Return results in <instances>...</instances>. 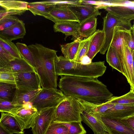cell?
I'll return each mask as SVG.
<instances>
[{"mask_svg": "<svg viewBox=\"0 0 134 134\" xmlns=\"http://www.w3.org/2000/svg\"><path fill=\"white\" fill-rule=\"evenodd\" d=\"M45 134H69L67 127L61 122L52 121Z\"/></svg>", "mask_w": 134, "mask_h": 134, "instance_id": "obj_35", "label": "cell"}, {"mask_svg": "<svg viewBox=\"0 0 134 134\" xmlns=\"http://www.w3.org/2000/svg\"><path fill=\"white\" fill-rule=\"evenodd\" d=\"M49 13L56 22L64 21L78 22L76 17L67 6L52 7L49 9Z\"/></svg>", "mask_w": 134, "mask_h": 134, "instance_id": "obj_17", "label": "cell"}, {"mask_svg": "<svg viewBox=\"0 0 134 134\" xmlns=\"http://www.w3.org/2000/svg\"><path fill=\"white\" fill-rule=\"evenodd\" d=\"M133 115H134V104H115L102 114V117L118 120Z\"/></svg>", "mask_w": 134, "mask_h": 134, "instance_id": "obj_11", "label": "cell"}, {"mask_svg": "<svg viewBox=\"0 0 134 134\" xmlns=\"http://www.w3.org/2000/svg\"><path fill=\"white\" fill-rule=\"evenodd\" d=\"M134 25L131 29H124L123 30V38L129 47L134 51Z\"/></svg>", "mask_w": 134, "mask_h": 134, "instance_id": "obj_39", "label": "cell"}, {"mask_svg": "<svg viewBox=\"0 0 134 134\" xmlns=\"http://www.w3.org/2000/svg\"><path fill=\"white\" fill-rule=\"evenodd\" d=\"M92 60L87 55L84 56L80 58L79 63L83 65H87L91 63Z\"/></svg>", "mask_w": 134, "mask_h": 134, "instance_id": "obj_45", "label": "cell"}, {"mask_svg": "<svg viewBox=\"0 0 134 134\" xmlns=\"http://www.w3.org/2000/svg\"><path fill=\"white\" fill-rule=\"evenodd\" d=\"M53 6H54L49 3L47 1L37 2L28 3L27 8L28 10L34 15L43 16L55 23L56 22L49 13V9Z\"/></svg>", "mask_w": 134, "mask_h": 134, "instance_id": "obj_19", "label": "cell"}, {"mask_svg": "<svg viewBox=\"0 0 134 134\" xmlns=\"http://www.w3.org/2000/svg\"><path fill=\"white\" fill-rule=\"evenodd\" d=\"M56 107L44 109L38 112L31 128L33 134H45L53 120Z\"/></svg>", "mask_w": 134, "mask_h": 134, "instance_id": "obj_8", "label": "cell"}, {"mask_svg": "<svg viewBox=\"0 0 134 134\" xmlns=\"http://www.w3.org/2000/svg\"><path fill=\"white\" fill-rule=\"evenodd\" d=\"M26 11L25 10H8L5 9L0 10V19L4 16L8 15H20L23 14Z\"/></svg>", "mask_w": 134, "mask_h": 134, "instance_id": "obj_44", "label": "cell"}, {"mask_svg": "<svg viewBox=\"0 0 134 134\" xmlns=\"http://www.w3.org/2000/svg\"><path fill=\"white\" fill-rule=\"evenodd\" d=\"M0 46L14 58H22L16 45L12 41L0 37Z\"/></svg>", "mask_w": 134, "mask_h": 134, "instance_id": "obj_33", "label": "cell"}, {"mask_svg": "<svg viewBox=\"0 0 134 134\" xmlns=\"http://www.w3.org/2000/svg\"><path fill=\"white\" fill-rule=\"evenodd\" d=\"M123 46L124 58V68L126 78L130 86L131 90H134V52L128 47L123 39Z\"/></svg>", "mask_w": 134, "mask_h": 134, "instance_id": "obj_14", "label": "cell"}, {"mask_svg": "<svg viewBox=\"0 0 134 134\" xmlns=\"http://www.w3.org/2000/svg\"><path fill=\"white\" fill-rule=\"evenodd\" d=\"M106 60L109 65L123 75L121 64L114 48L110 46L106 54Z\"/></svg>", "mask_w": 134, "mask_h": 134, "instance_id": "obj_30", "label": "cell"}, {"mask_svg": "<svg viewBox=\"0 0 134 134\" xmlns=\"http://www.w3.org/2000/svg\"></svg>", "mask_w": 134, "mask_h": 134, "instance_id": "obj_47", "label": "cell"}, {"mask_svg": "<svg viewBox=\"0 0 134 134\" xmlns=\"http://www.w3.org/2000/svg\"><path fill=\"white\" fill-rule=\"evenodd\" d=\"M103 30L105 35L103 44L100 50V53L104 54L108 50L111 41L114 27L119 26L127 29H131L132 25L131 20L124 19L117 17L108 13L103 18Z\"/></svg>", "mask_w": 134, "mask_h": 134, "instance_id": "obj_5", "label": "cell"}, {"mask_svg": "<svg viewBox=\"0 0 134 134\" xmlns=\"http://www.w3.org/2000/svg\"><path fill=\"white\" fill-rule=\"evenodd\" d=\"M93 34L87 38H84L81 40L73 61L79 63L81 57L86 55L90 42Z\"/></svg>", "mask_w": 134, "mask_h": 134, "instance_id": "obj_34", "label": "cell"}, {"mask_svg": "<svg viewBox=\"0 0 134 134\" xmlns=\"http://www.w3.org/2000/svg\"><path fill=\"white\" fill-rule=\"evenodd\" d=\"M28 3L19 0H1L0 6L8 10H27Z\"/></svg>", "mask_w": 134, "mask_h": 134, "instance_id": "obj_28", "label": "cell"}, {"mask_svg": "<svg viewBox=\"0 0 134 134\" xmlns=\"http://www.w3.org/2000/svg\"><path fill=\"white\" fill-rule=\"evenodd\" d=\"M104 61L92 62L87 65L65 59L62 62L60 66L62 75H70L98 78L104 73L107 67Z\"/></svg>", "mask_w": 134, "mask_h": 134, "instance_id": "obj_3", "label": "cell"}, {"mask_svg": "<svg viewBox=\"0 0 134 134\" xmlns=\"http://www.w3.org/2000/svg\"><path fill=\"white\" fill-rule=\"evenodd\" d=\"M77 99L82 106L84 111L94 114H102L106 110L113 107L115 105L107 102L103 103L96 104Z\"/></svg>", "mask_w": 134, "mask_h": 134, "instance_id": "obj_26", "label": "cell"}, {"mask_svg": "<svg viewBox=\"0 0 134 134\" xmlns=\"http://www.w3.org/2000/svg\"><path fill=\"white\" fill-rule=\"evenodd\" d=\"M81 121L86 124L94 134H109L102 119V114H91L83 111L81 115Z\"/></svg>", "mask_w": 134, "mask_h": 134, "instance_id": "obj_9", "label": "cell"}, {"mask_svg": "<svg viewBox=\"0 0 134 134\" xmlns=\"http://www.w3.org/2000/svg\"><path fill=\"white\" fill-rule=\"evenodd\" d=\"M58 86L64 96L96 104L105 103L113 96L106 86L98 78L61 76Z\"/></svg>", "mask_w": 134, "mask_h": 134, "instance_id": "obj_1", "label": "cell"}, {"mask_svg": "<svg viewBox=\"0 0 134 134\" xmlns=\"http://www.w3.org/2000/svg\"><path fill=\"white\" fill-rule=\"evenodd\" d=\"M67 7L76 17L79 24L88 18L96 17L101 14L99 10L95 5L81 4Z\"/></svg>", "mask_w": 134, "mask_h": 134, "instance_id": "obj_10", "label": "cell"}, {"mask_svg": "<svg viewBox=\"0 0 134 134\" xmlns=\"http://www.w3.org/2000/svg\"><path fill=\"white\" fill-rule=\"evenodd\" d=\"M0 124L11 134H24L18 122L11 114L1 112Z\"/></svg>", "mask_w": 134, "mask_h": 134, "instance_id": "obj_20", "label": "cell"}, {"mask_svg": "<svg viewBox=\"0 0 134 134\" xmlns=\"http://www.w3.org/2000/svg\"><path fill=\"white\" fill-rule=\"evenodd\" d=\"M118 120L127 127L134 130V115Z\"/></svg>", "mask_w": 134, "mask_h": 134, "instance_id": "obj_43", "label": "cell"}, {"mask_svg": "<svg viewBox=\"0 0 134 134\" xmlns=\"http://www.w3.org/2000/svg\"><path fill=\"white\" fill-rule=\"evenodd\" d=\"M18 74L16 87L33 90L41 88L40 78L36 72Z\"/></svg>", "mask_w": 134, "mask_h": 134, "instance_id": "obj_13", "label": "cell"}, {"mask_svg": "<svg viewBox=\"0 0 134 134\" xmlns=\"http://www.w3.org/2000/svg\"><path fill=\"white\" fill-rule=\"evenodd\" d=\"M31 102L26 103L12 114L16 119L22 130L32 128L38 113Z\"/></svg>", "mask_w": 134, "mask_h": 134, "instance_id": "obj_7", "label": "cell"}, {"mask_svg": "<svg viewBox=\"0 0 134 134\" xmlns=\"http://www.w3.org/2000/svg\"><path fill=\"white\" fill-rule=\"evenodd\" d=\"M27 47L33 56L41 88L57 89L58 76L55 72V60L57 51L38 43Z\"/></svg>", "mask_w": 134, "mask_h": 134, "instance_id": "obj_2", "label": "cell"}, {"mask_svg": "<svg viewBox=\"0 0 134 134\" xmlns=\"http://www.w3.org/2000/svg\"><path fill=\"white\" fill-rule=\"evenodd\" d=\"M26 34L25 23L22 20L19 19L12 25L0 31V37L12 41L23 38Z\"/></svg>", "mask_w": 134, "mask_h": 134, "instance_id": "obj_16", "label": "cell"}, {"mask_svg": "<svg viewBox=\"0 0 134 134\" xmlns=\"http://www.w3.org/2000/svg\"><path fill=\"white\" fill-rule=\"evenodd\" d=\"M0 70L17 74L36 72L35 69L23 58H15Z\"/></svg>", "mask_w": 134, "mask_h": 134, "instance_id": "obj_15", "label": "cell"}, {"mask_svg": "<svg viewBox=\"0 0 134 134\" xmlns=\"http://www.w3.org/2000/svg\"><path fill=\"white\" fill-rule=\"evenodd\" d=\"M22 106L18 105L12 101L1 100H0V112L12 114Z\"/></svg>", "mask_w": 134, "mask_h": 134, "instance_id": "obj_37", "label": "cell"}, {"mask_svg": "<svg viewBox=\"0 0 134 134\" xmlns=\"http://www.w3.org/2000/svg\"><path fill=\"white\" fill-rule=\"evenodd\" d=\"M81 40L78 38L71 42L61 45V50L64 57L70 60L73 61Z\"/></svg>", "mask_w": 134, "mask_h": 134, "instance_id": "obj_27", "label": "cell"}, {"mask_svg": "<svg viewBox=\"0 0 134 134\" xmlns=\"http://www.w3.org/2000/svg\"><path fill=\"white\" fill-rule=\"evenodd\" d=\"M0 134H11L0 124Z\"/></svg>", "mask_w": 134, "mask_h": 134, "instance_id": "obj_46", "label": "cell"}, {"mask_svg": "<svg viewBox=\"0 0 134 134\" xmlns=\"http://www.w3.org/2000/svg\"><path fill=\"white\" fill-rule=\"evenodd\" d=\"M107 102L114 104H134V90H130L129 92L120 96H113Z\"/></svg>", "mask_w": 134, "mask_h": 134, "instance_id": "obj_31", "label": "cell"}, {"mask_svg": "<svg viewBox=\"0 0 134 134\" xmlns=\"http://www.w3.org/2000/svg\"><path fill=\"white\" fill-rule=\"evenodd\" d=\"M83 108L77 99L65 96L57 106L53 121L60 122L82 121L81 115Z\"/></svg>", "mask_w": 134, "mask_h": 134, "instance_id": "obj_4", "label": "cell"}, {"mask_svg": "<svg viewBox=\"0 0 134 134\" xmlns=\"http://www.w3.org/2000/svg\"><path fill=\"white\" fill-rule=\"evenodd\" d=\"M81 122L80 121L61 123L67 127L69 134H86V131Z\"/></svg>", "mask_w": 134, "mask_h": 134, "instance_id": "obj_36", "label": "cell"}, {"mask_svg": "<svg viewBox=\"0 0 134 134\" xmlns=\"http://www.w3.org/2000/svg\"><path fill=\"white\" fill-rule=\"evenodd\" d=\"M114 5H134V1L129 0H104L103 3L98 7L99 10L103 9L105 7Z\"/></svg>", "mask_w": 134, "mask_h": 134, "instance_id": "obj_40", "label": "cell"}, {"mask_svg": "<svg viewBox=\"0 0 134 134\" xmlns=\"http://www.w3.org/2000/svg\"><path fill=\"white\" fill-rule=\"evenodd\" d=\"M16 88V86L15 84L0 82V100L12 101Z\"/></svg>", "mask_w": 134, "mask_h": 134, "instance_id": "obj_29", "label": "cell"}, {"mask_svg": "<svg viewBox=\"0 0 134 134\" xmlns=\"http://www.w3.org/2000/svg\"><path fill=\"white\" fill-rule=\"evenodd\" d=\"M65 97L60 90L42 88L31 103L39 112L44 109L57 107Z\"/></svg>", "mask_w": 134, "mask_h": 134, "instance_id": "obj_6", "label": "cell"}, {"mask_svg": "<svg viewBox=\"0 0 134 134\" xmlns=\"http://www.w3.org/2000/svg\"><path fill=\"white\" fill-rule=\"evenodd\" d=\"M97 18L93 17L79 24L78 38L81 40L83 38H87L93 35L97 31Z\"/></svg>", "mask_w": 134, "mask_h": 134, "instance_id": "obj_25", "label": "cell"}, {"mask_svg": "<svg viewBox=\"0 0 134 134\" xmlns=\"http://www.w3.org/2000/svg\"><path fill=\"white\" fill-rule=\"evenodd\" d=\"M16 45L22 58L35 69L34 59L27 46L24 43L19 42L16 43Z\"/></svg>", "mask_w": 134, "mask_h": 134, "instance_id": "obj_32", "label": "cell"}, {"mask_svg": "<svg viewBox=\"0 0 134 134\" xmlns=\"http://www.w3.org/2000/svg\"><path fill=\"white\" fill-rule=\"evenodd\" d=\"M18 81V74L0 70V82L16 85Z\"/></svg>", "mask_w": 134, "mask_h": 134, "instance_id": "obj_38", "label": "cell"}, {"mask_svg": "<svg viewBox=\"0 0 134 134\" xmlns=\"http://www.w3.org/2000/svg\"><path fill=\"white\" fill-rule=\"evenodd\" d=\"M122 27L116 26L114 29L112 38L110 46L115 49L119 58L123 75L126 77L124 68V58L123 46V33Z\"/></svg>", "mask_w": 134, "mask_h": 134, "instance_id": "obj_12", "label": "cell"}, {"mask_svg": "<svg viewBox=\"0 0 134 134\" xmlns=\"http://www.w3.org/2000/svg\"><path fill=\"white\" fill-rule=\"evenodd\" d=\"M42 88L33 90L28 89L16 87L12 101L19 105L31 102L35 98Z\"/></svg>", "mask_w": 134, "mask_h": 134, "instance_id": "obj_18", "label": "cell"}, {"mask_svg": "<svg viewBox=\"0 0 134 134\" xmlns=\"http://www.w3.org/2000/svg\"><path fill=\"white\" fill-rule=\"evenodd\" d=\"M19 19L13 15L6 16L0 19V31L5 30L14 24Z\"/></svg>", "mask_w": 134, "mask_h": 134, "instance_id": "obj_41", "label": "cell"}, {"mask_svg": "<svg viewBox=\"0 0 134 134\" xmlns=\"http://www.w3.org/2000/svg\"><path fill=\"white\" fill-rule=\"evenodd\" d=\"M79 23L74 21L57 22L53 26L55 32H60L66 36L72 35L76 39L78 38Z\"/></svg>", "mask_w": 134, "mask_h": 134, "instance_id": "obj_24", "label": "cell"}, {"mask_svg": "<svg viewBox=\"0 0 134 134\" xmlns=\"http://www.w3.org/2000/svg\"><path fill=\"white\" fill-rule=\"evenodd\" d=\"M108 13L119 18L132 20L134 19V5H114L103 8Z\"/></svg>", "mask_w": 134, "mask_h": 134, "instance_id": "obj_21", "label": "cell"}, {"mask_svg": "<svg viewBox=\"0 0 134 134\" xmlns=\"http://www.w3.org/2000/svg\"><path fill=\"white\" fill-rule=\"evenodd\" d=\"M109 134H134V130L127 127L118 120L102 117Z\"/></svg>", "mask_w": 134, "mask_h": 134, "instance_id": "obj_23", "label": "cell"}, {"mask_svg": "<svg viewBox=\"0 0 134 134\" xmlns=\"http://www.w3.org/2000/svg\"><path fill=\"white\" fill-rule=\"evenodd\" d=\"M105 35L103 30H98L93 34L86 54L92 60L101 49L104 43Z\"/></svg>", "mask_w": 134, "mask_h": 134, "instance_id": "obj_22", "label": "cell"}, {"mask_svg": "<svg viewBox=\"0 0 134 134\" xmlns=\"http://www.w3.org/2000/svg\"><path fill=\"white\" fill-rule=\"evenodd\" d=\"M15 58L0 46V68L6 66Z\"/></svg>", "mask_w": 134, "mask_h": 134, "instance_id": "obj_42", "label": "cell"}]
</instances>
